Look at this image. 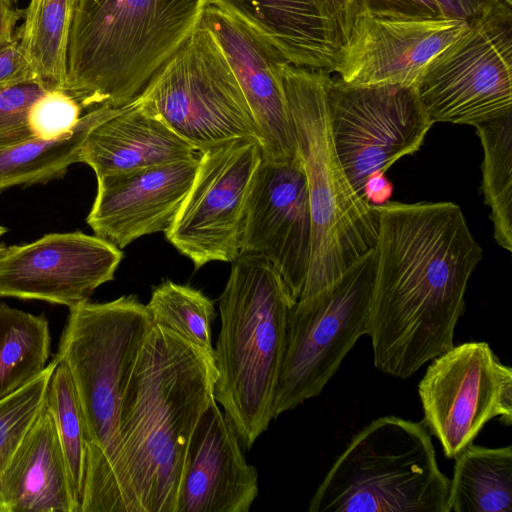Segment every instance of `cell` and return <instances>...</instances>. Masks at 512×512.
I'll return each instance as SVG.
<instances>
[{
    "mask_svg": "<svg viewBox=\"0 0 512 512\" xmlns=\"http://www.w3.org/2000/svg\"><path fill=\"white\" fill-rule=\"evenodd\" d=\"M82 111L80 103L67 91L49 89L33 104L30 127L36 138L54 139L71 131Z\"/></svg>",
    "mask_w": 512,
    "mask_h": 512,
    "instance_id": "32",
    "label": "cell"
},
{
    "mask_svg": "<svg viewBox=\"0 0 512 512\" xmlns=\"http://www.w3.org/2000/svg\"><path fill=\"white\" fill-rule=\"evenodd\" d=\"M192 185L166 239L196 269L210 262H232L241 253L247 197L262 162L256 138H239L198 152Z\"/></svg>",
    "mask_w": 512,
    "mask_h": 512,
    "instance_id": "12",
    "label": "cell"
},
{
    "mask_svg": "<svg viewBox=\"0 0 512 512\" xmlns=\"http://www.w3.org/2000/svg\"><path fill=\"white\" fill-rule=\"evenodd\" d=\"M0 511L76 512L46 397L0 476Z\"/></svg>",
    "mask_w": 512,
    "mask_h": 512,
    "instance_id": "22",
    "label": "cell"
},
{
    "mask_svg": "<svg viewBox=\"0 0 512 512\" xmlns=\"http://www.w3.org/2000/svg\"><path fill=\"white\" fill-rule=\"evenodd\" d=\"M503 2H505L506 4L512 6V0H501Z\"/></svg>",
    "mask_w": 512,
    "mask_h": 512,
    "instance_id": "39",
    "label": "cell"
},
{
    "mask_svg": "<svg viewBox=\"0 0 512 512\" xmlns=\"http://www.w3.org/2000/svg\"><path fill=\"white\" fill-rule=\"evenodd\" d=\"M258 492V472L214 402L192 436L177 512H248Z\"/></svg>",
    "mask_w": 512,
    "mask_h": 512,
    "instance_id": "20",
    "label": "cell"
},
{
    "mask_svg": "<svg viewBox=\"0 0 512 512\" xmlns=\"http://www.w3.org/2000/svg\"><path fill=\"white\" fill-rule=\"evenodd\" d=\"M214 360L153 323L124 387L112 512H177L194 431L216 402Z\"/></svg>",
    "mask_w": 512,
    "mask_h": 512,
    "instance_id": "2",
    "label": "cell"
},
{
    "mask_svg": "<svg viewBox=\"0 0 512 512\" xmlns=\"http://www.w3.org/2000/svg\"><path fill=\"white\" fill-rule=\"evenodd\" d=\"M281 75L311 214L310 263L300 296L306 298L374 248L378 210L356 191L335 151L326 100L330 72L282 62Z\"/></svg>",
    "mask_w": 512,
    "mask_h": 512,
    "instance_id": "6",
    "label": "cell"
},
{
    "mask_svg": "<svg viewBox=\"0 0 512 512\" xmlns=\"http://www.w3.org/2000/svg\"><path fill=\"white\" fill-rule=\"evenodd\" d=\"M442 16L469 22L481 15L497 0H435Z\"/></svg>",
    "mask_w": 512,
    "mask_h": 512,
    "instance_id": "35",
    "label": "cell"
},
{
    "mask_svg": "<svg viewBox=\"0 0 512 512\" xmlns=\"http://www.w3.org/2000/svg\"><path fill=\"white\" fill-rule=\"evenodd\" d=\"M219 297L214 397L249 450L274 418L290 309L286 283L264 257L240 253Z\"/></svg>",
    "mask_w": 512,
    "mask_h": 512,
    "instance_id": "4",
    "label": "cell"
},
{
    "mask_svg": "<svg viewBox=\"0 0 512 512\" xmlns=\"http://www.w3.org/2000/svg\"><path fill=\"white\" fill-rule=\"evenodd\" d=\"M14 5L18 3L19 0H10Z\"/></svg>",
    "mask_w": 512,
    "mask_h": 512,
    "instance_id": "40",
    "label": "cell"
},
{
    "mask_svg": "<svg viewBox=\"0 0 512 512\" xmlns=\"http://www.w3.org/2000/svg\"><path fill=\"white\" fill-rule=\"evenodd\" d=\"M426 429L455 459L491 419L512 422V370L487 342L453 345L432 359L418 385Z\"/></svg>",
    "mask_w": 512,
    "mask_h": 512,
    "instance_id": "13",
    "label": "cell"
},
{
    "mask_svg": "<svg viewBox=\"0 0 512 512\" xmlns=\"http://www.w3.org/2000/svg\"><path fill=\"white\" fill-rule=\"evenodd\" d=\"M200 0H77L67 82L83 110L138 98L196 27Z\"/></svg>",
    "mask_w": 512,
    "mask_h": 512,
    "instance_id": "3",
    "label": "cell"
},
{
    "mask_svg": "<svg viewBox=\"0 0 512 512\" xmlns=\"http://www.w3.org/2000/svg\"><path fill=\"white\" fill-rule=\"evenodd\" d=\"M146 307L153 323L178 333L214 360L212 324L216 311L202 291L164 280L153 288Z\"/></svg>",
    "mask_w": 512,
    "mask_h": 512,
    "instance_id": "29",
    "label": "cell"
},
{
    "mask_svg": "<svg viewBox=\"0 0 512 512\" xmlns=\"http://www.w3.org/2000/svg\"><path fill=\"white\" fill-rule=\"evenodd\" d=\"M50 343L49 323L44 315L0 303V401L46 369Z\"/></svg>",
    "mask_w": 512,
    "mask_h": 512,
    "instance_id": "26",
    "label": "cell"
},
{
    "mask_svg": "<svg viewBox=\"0 0 512 512\" xmlns=\"http://www.w3.org/2000/svg\"><path fill=\"white\" fill-rule=\"evenodd\" d=\"M512 511V447L471 443L456 458L448 512Z\"/></svg>",
    "mask_w": 512,
    "mask_h": 512,
    "instance_id": "23",
    "label": "cell"
},
{
    "mask_svg": "<svg viewBox=\"0 0 512 512\" xmlns=\"http://www.w3.org/2000/svg\"><path fill=\"white\" fill-rule=\"evenodd\" d=\"M7 232V229L4 226L0 225V236Z\"/></svg>",
    "mask_w": 512,
    "mask_h": 512,
    "instance_id": "38",
    "label": "cell"
},
{
    "mask_svg": "<svg viewBox=\"0 0 512 512\" xmlns=\"http://www.w3.org/2000/svg\"><path fill=\"white\" fill-rule=\"evenodd\" d=\"M121 249L80 231L46 234L23 245L0 244V297L72 307L112 281Z\"/></svg>",
    "mask_w": 512,
    "mask_h": 512,
    "instance_id": "14",
    "label": "cell"
},
{
    "mask_svg": "<svg viewBox=\"0 0 512 512\" xmlns=\"http://www.w3.org/2000/svg\"><path fill=\"white\" fill-rule=\"evenodd\" d=\"M200 21L218 41L243 91L257 128L262 160L284 162L297 157L295 128L281 75L285 61L217 7H202Z\"/></svg>",
    "mask_w": 512,
    "mask_h": 512,
    "instance_id": "18",
    "label": "cell"
},
{
    "mask_svg": "<svg viewBox=\"0 0 512 512\" xmlns=\"http://www.w3.org/2000/svg\"><path fill=\"white\" fill-rule=\"evenodd\" d=\"M22 17L23 11L10 0H0V49L13 40L16 24Z\"/></svg>",
    "mask_w": 512,
    "mask_h": 512,
    "instance_id": "36",
    "label": "cell"
},
{
    "mask_svg": "<svg viewBox=\"0 0 512 512\" xmlns=\"http://www.w3.org/2000/svg\"><path fill=\"white\" fill-rule=\"evenodd\" d=\"M326 100L335 151L363 197L366 182L418 151L434 124L415 86L351 85L330 77Z\"/></svg>",
    "mask_w": 512,
    "mask_h": 512,
    "instance_id": "11",
    "label": "cell"
},
{
    "mask_svg": "<svg viewBox=\"0 0 512 512\" xmlns=\"http://www.w3.org/2000/svg\"><path fill=\"white\" fill-rule=\"evenodd\" d=\"M76 1H77V0H73V6H74V4H75V2H76Z\"/></svg>",
    "mask_w": 512,
    "mask_h": 512,
    "instance_id": "41",
    "label": "cell"
},
{
    "mask_svg": "<svg viewBox=\"0 0 512 512\" xmlns=\"http://www.w3.org/2000/svg\"><path fill=\"white\" fill-rule=\"evenodd\" d=\"M139 97L197 152L239 138L259 140L231 66L200 18Z\"/></svg>",
    "mask_w": 512,
    "mask_h": 512,
    "instance_id": "9",
    "label": "cell"
},
{
    "mask_svg": "<svg viewBox=\"0 0 512 512\" xmlns=\"http://www.w3.org/2000/svg\"><path fill=\"white\" fill-rule=\"evenodd\" d=\"M311 241L307 181L299 154L284 162L262 160L246 201L241 253L267 259L298 301L309 269Z\"/></svg>",
    "mask_w": 512,
    "mask_h": 512,
    "instance_id": "15",
    "label": "cell"
},
{
    "mask_svg": "<svg viewBox=\"0 0 512 512\" xmlns=\"http://www.w3.org/2000/svg\"><path fill=\"white\" fill-rule=\"evenodd\" d=\"M73 0H30L15 36L41 81L65 90Z\"/></svg>",
    "mask_w": 512,
    "mask_h": 512,
    "instance_id": "25",
    "label": "cell"
},
{
    "mask_svg": "<svg viewBox=\"0 0 512 512\" xmlns=\"http://www.w3.org/2000/svg\"><path fill=\"white\" fill-rule=\"evenodd\" d=\"M483 148L481 192L494 238L512 250V112L474 126Z\"/></svg>",
    "mask_w": 512,
    "mask_h": 512,
    "instance_id": "27",
    "label": "cell"
},
{
    "mask_svg": "<svg viewBox=\"0 0 512 512\" xmlns=\"http://www.w3.org/2000/svg\"><path fill=\"white\" fill-rule=\"evenodd\" d=\"M325 2L340 28L345 44L354 21V0H325Z\"/></svg>",
    "mask_w": 512,
    "mask_h": 512,
    "instance_id": "37",
    "label": "cell"
},
{
    "mask_svg": "<svg viewBox=\"0 0 512 512\" xmlns=\"http://www.w3.org/2000/svg\"><path fill=\"white\" fill-rule=\"evenodd\" d=\"M30 83L45 85L15 36L0 49V90Z\"/></svg>",
    "mask_w": 512,
    "mask_h": 512,
    "instance_id": "34",
    "label": "cell"
},
{
    "mask_svg": "<svg viewBox=\"0 0 512 512\" xmlns=\"http://www.w3.org/2000/svg\"><path fill=\"white\" fill-rule=\"evenodd\" d=\"M415 87L433 123L475 126L512 112V6L497 0L469 21Z\"/></svg>",
    "mask_w": 512,
    "mask_h": 512,
    "instance_id": "10",
    "label": "cell"
},
{
    "mask_svg": "<svg viewBox=\"0 0 512 512\" xmlns=\"http://www.w3.org/2000/svg\"><path fill=\"white\" fill-rule=\"evenodd\" d=\"M152 324L136 295L69 308L56 358L69 368L85 426L81 512H112V470L124 387Z\"/></svg>",
    "mask_w": 512,
    "mask_h": 512,
    "instance_id": "5",
    "label": "cell"
},
{
    "mask_svg": "<svg viewBox=\"0 0 512 512\" xmlns=\"http://www.w3.org/2000/svg\"><path fill=\"white\" fill-rule=\"evenodd\" d=\"M373 249L330 286L289 311L274 418L318 396L357 340L369 333Z\"/></svg>",
    "mask_w": 512,
    "mask_h": 512,
    "instance_id": "8",
    "label": "cell"
},
{
    "mask_svg": "<svg viewBox=\"0 0 512 512\" xmlns=\"http://www.w3.org/2000/svg\"><path fill=\"white\" fill-rule=\"evenodd\" d=\"M466 21L356 16L335 68L351 85L416 86L430 60L468 27Z\"/></svg>",
    "mask_w": 512,
    "mask_h": 512,
    "instance_id": "16",
    "label": "cell"
},
{
    "mask_svg": "<svg viewBox=\"0 0 512 512\" xmlns=\"http://www.w3.org/2000/svg\"><path fill=\"white\" fill-rule=\"evenodd\" d=\"M198 163L199 154L98 177L88 225L96 236L121 250L145 235L165 233L192 185Z\"/></svg>",
    "mask_w": 512,
    "mask_h": 512,
    "instance_id": "17",
    "label": "cell"
},
{
    "mask_svg": "<svg viewBox=\"0 0 512 512\" xmlns=\"http://www.w3.org/2000/svg\"><path fill=\"white\" fill-rule=\"evenodd\" d=\"M54 359L46 402L58 432L75 510L81 512L86 457L84 419L72 374L62 360Z\"/></svg>",
    "mask_w": 512,
    "mask_h": 512,
    "instance_id": "28",
    "label": "cell"
},
{
    "mask_svg": "<svg viewBox=\"0 0 512 512\" xmlns=\"http://www.w3.org/2000/svg\"><path fill=\"white\" fill-rule=\"evenodd\" d=\"M106 106L88 110L68 133L54 139H32L0 149V193L16 185L44 183L62 177L79 162L81 145Z\"/></svg>",
    "mask_w": 512,
    "mask_h": 512,
    "instance_id": "24",
    "label": "cell"
},
{
    "mask_svg": "<svg viewBox=\"0 0 512 512\" xmlns=\"http://www.w3.org/2000/svg\"><path fill=\"white\" fill-rule=\"evenodd\" d=\"M230 15L286 63L333 72L343 35L325 0H200Z\"/></svg>",
    "mask_w": 512,
    "mask_h": 512,
    "instance_id": "19",
    "label": "cell"
},
{
    "mask_svg": "<svg viewBox=\"0 0 512 512\" xmlns=\"http://www.w3.org/2000/svg\"><path fill=\"white\" fill-rule=\"evenodd\" d=\"M40 83L0 90V149L36 139L29 123L33 104L47 90Z\"/></svg>",
    "mask_w": 512,
    "mask_h": 512,
    "instance_id": "31",
    "label": "cell"
},
{
    "mask_svg": "<svg viewBox=\"0 0 512 512\" xmlns=\"http://www.w3.org/2000/svg\"><path fill=\"white\" fill-rule=\"evenodd\" d=\"M55 364L53 359L35 380L0 401V476L45 401Z\"/></svg>",
    "mask_w": 512,
    "mask_h": 512,
    "instance_id": "30",
    "label": "cell"
},
{
    "mask_svg": "<svg viewBox=\"0 0 512 512\" xmlns=\"http://www.w3.org/2000/svg\"><path fill=\"white\" fill-rule=\"evenodd\" d=\"M196 155L197 150L138 97L121 107L106 106L81 145L79 162L98 178Z\"/></svg>",
    "mask_w": 512,
    "mask_h": 512,
    "instance_id": "21",
    "label": "cell"
},
{
    "mask_svg": "<svg viewBox=\"0 0 512 512\" xmlns=\"http://www.w3.org/2000/svg\"><path fill=\"white\" fill-rule=\"evenodd\" d=\"M354 19L366 15L386 19L444 18L435 0H354Z\"/></svg>",
    "mask_w": 512,
    "mask_h": 512,
    "instance_id": "33",
    "label": "cell"
},
{
    "mask_svg": "<svg viewBox=\"0 0 512 512\" xmlns=\"http://www.w3.org/2000/svg\"><path fill=\"white\" fill-rule=\"evenodd\" d=\"M378 210L369 333L374 366L406 379L453 347L483 250L452 202H385Z\"/></svg>",
    "mask_w": 512,
    "mask_h": 512,
    "instance_id": "1",
    "label": "cell"
},
{
    "mask_svg": "<svg viewBox=\"0 0 512 512\" xmlns=\"http://www.w3.org/2000/svg\"><path fill=\"white\" fill-rule=\"evenodd\" d=\"M449 487L425 426L383 416L351 439L308 511L448 512Z\"/></svg>",
    "mask_w": 512,
    "mask_h": 512,
    "instance_id": "7",
    "label": "cell"
}]
</instances>
